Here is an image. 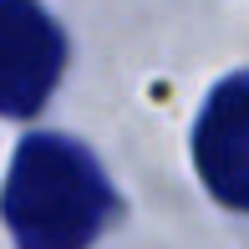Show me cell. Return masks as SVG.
Returning a JSON list of instances; mask_svg holds the SVG:
<instances>
[{
	"label": "cell",
	"instance_id": "obj_3",
	"mask_svg": "<svg viewBox=\"0 0 249 249\" xmlns=\"http://www.w3.org/2000/svg\"><path fill=\"white\" fill-rule=\"evenodd\" d=\"M198 178L229 209H249V71L224 76L194 127Z\"/></svg>",
	"mask_w": 249,
	"mask_h": 249
},
{
	"label": "cell",
	"instance_id": "obj_1",
	"mask_svg": "<svg viewBox=\"0 0 249 249\" xmlns=\"http://www.w3.org/2000/svg\"><path fill=\"white\" fill-rule=\"evenodd\" d=\"M0 213L20 249H87L117 213V194L76 138L31 132L10 158Z\"/></svg>",
	"mask_w": 249,
	"mask_h": 249
},
{
	"label": "cell",
	"instance_id": "obj_2",
	"mask_svg": "<svg viewBox=\"0 0 249 249\" xmlns=\"http://www.w3.org/2000/svg\"><path fill=\"white\" fill-rule=\"evenodd\" d=\"M66 36L36 0H0V117H36L61 82Z\"/></svg>",
	"mask_w": 249,
	"mask_h": 249
}]
</instances>
